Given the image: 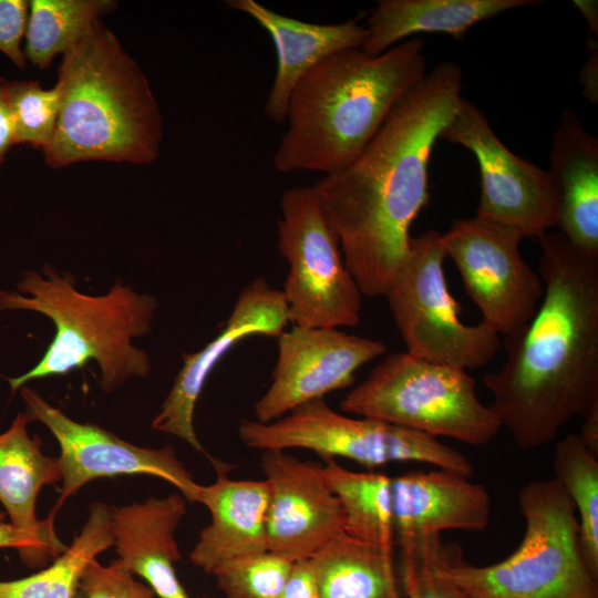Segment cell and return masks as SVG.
Masks as SVG:
<instances>
[{"label":"cell","instance_id":"cell-23","mask_svg":"<svg viewBox=\"0 0 598 598\" xmlns=\"http://www.w3.org/2000/svg\"><path fill=\"white\" fill-rule=\"evenodd\" d=\"M31 416L19 413L11 426L0 434V502L11 524L18 529L59 543L53 515L39 522L37 497L44 485L62 481L58 458L41 450V441L28 434Z\"/></svg>","mask_w":598,"mask_h":598},{"label":"cell","instance_id":"cell-11","mask_svg":"<svg viewBox=\"0 0 598 598\" xmlns=\"http://www.w3.org/2000/svg\"><path fill=\"white\" fill-rule=\"evenodd\" d=\"M523 238L515 228L477 216L455 219L441 234L445 256L456 266L482 322L498 334L526 324L544 296L538 272L519 252Z\"/></svg>","mask_w":598,"mask_h":598},{"label":"cell","instance_id":"cell-6","mask_svg":"<svg viewBox=\"0 0 598 598\" xmlns=\"http://www.w3.org/2000/svg\"><path fill=\"white\" fill-rule=\"evenodd\" d=\"M525 533L516 550L486 566L445 547L436 571L468 598H598L597 578L581 553L574 505L556 478L533 481L518 494Z\"/></svg>","mask_w":598,"mask_h":598},{"label":"cell","instance_id":"cell-4","mask_svg":"<svg viewBox=\"0 0 598 598\" xmlns=\"http://www.w3.org/2000/svg\"><path fill=\"white\" fill-rule=\"evenodd\" d=\"M56 83L61 110L42 152L49 167L156 161L163 140L158 103L143 70L101 20L63 54Z\"/></svg>","mask_w":598,"mask_h":598},{"label":"cell","instance_id":"cell-27","mask_svg":"<svg viewBox=\"0 0 598 598\" xmlns=\"http://www.w3.org/2000/svg\"><path fill=\"white\" fill-rule=\"evenodd\" d=\"M117 7L114 0H31L24 33L25 60L39 69L56 54L72 49L103 14Z\"/></svg>","mask_w":598,"mask_h":598},{"label":"cell","instance_id":"cell-40","mask_svg":"<svg viewBox=\"0 0 598 598\" xmlns=\"http://www.w3.org/2000/svg\"><path fill=\"white\" fill-rule=\"evenodd\" d=\"M202 598H209V597H202Z\"/></svg>","mask_w":598,"mask_h":598},{"label":"cell","instance_id":"cell-22","mask_svg":"<svg viewBox=\"0 0 598 598\" xmlns=\"http://www.w3.org/2000/svg\"><path fill=\"white\" fill-rule=\"evenodd\" d=\"M540 3L539 0H380L368 20V38L361 49L379 55L417 33H444L462 40L481 21Z\"/></svg>","mask_w":598,"mask_h":598},{"label":"cell","instance_id":"cell-31","mask_svg":"<svg viewBox=\"0 0 598 598\" xmlns=\"http://www.w3.org/2000/svg\"><path fill=\"white\" fill-rule=\"evenodd\" d=\"M401 549L400 585L405 598H468L456 585L436 571L445 546L441 536L398 544Z\"/></svg>","mask_w":598,"mask_h":598},{"label":"cell","instance_id":"cell-35","mask_svg":"<svg viewBox=\"0 0 598 598\" xmlns=\"http://www.w3.org/2000/svg\"><path fill=\"white\" fill-rule=\"evenodd\" d=\"M276 598H319L310 559L293 563L290 575Z\"/></svg>","mask_w":598,"mask_h":598},{"label":"cell","instance_id":"cell-1","mask_svg":"<svg viewBox=\"0 0 598 598\" xmlns=\"http://www.w3.org/2000/svg\"><path fill=\"white\" fill-rule=\"evenodd\" d=\"M463 73L442 61L399 102L363 152L312 190L362 296H383L429 202V164L461 100Z\"/></svg>","mask_w":598,"mask_h":598},{"label":"cell","instance_id":"cell-15","mask_svg":"<svg viewBox=\"0 0 598 598\" xmlns=\"http://www.w3.org/2000/svg\"><path fill=\"white\" fill-rule=\"evenodd\" d=\"M260 466L270 493L268 550L292 561L310 559L344 533L340 502L320 466L281 450L262 451Z\"/></svg>","mask_w":598,"mask_h":598},{"label":"cell","instance_id":"cell-17","mask_svg":"<svg viewBox=\"0 0 598 598\" xmlns=\"http://www.w3.org/2000/svg\"><path fill=\"white\" fill-rule=\"evenodd\" d=\"M436 468L392 477L395 543L488 526L492 504L486 488L456 472Z\"/></svg>","mask_w":598,"mask_h":598},{"label":"cell","instance_id":"cell-13","mask_svg":"<svg viewBox=\"0 0 598 598\" xmlns=\"http://www.w3.org/2000/svg\"><path fill=\"white\" fill-rule=\"evenodd\" d=\"M21 395L32 421L42 422L60 445L58 462L63 484L53 516L64 501L90 481L118 475L159 477L173 484L187 502L198 503L202 485L194 481L173 447L136 446L95 424L70 419L27 386L21 388Z\"/></svg>","mask_w":598,"mask_h":598},{"label":"cell","instance_id":"cell-34","mask_svg":"<svg viewBox=\"0 0 598 598\" xmlns=\"http://www.w3.org/2000/svg\"><path fill=\"white\" fill-rule=\"evenodd\" d=\"M17 548L21 559L31 567L43 566L51 558H56L64 550V545L24 533L11 523H0V549Z\"/></svg>","mask_w":598,"mask_h":598},{"label":"cell","instance_id":"cell-24","mask_svg":"<svg viewBox=\"0 0 598 598\" xmlns=\"http://www.w3.org/2000/svg\"><path fill=\"white\" fill-rule=\"evenodd\" d=\"M310 560L319 598H401L393 555L344 533Z\"/></svg>","mask_w":598,"mask_h":598},{"label":"cell","instance_id":"cell-28","mask_svg":"<svg viewBox=\"0 0 598 598\" xmlns=\"http://www.w3.org/2000/svg\"><path fill=\"white\" fill-rule=\"evenodd\" d=\"M553 466L555 478L578 513L584 560L598 579V455L578 434L570 433L555 444Z\"/></svg>","mask_w":598,"mask_h":598},{"label":"cell","instance_id":"cell-36","mask_svg":"<svg viewBox=\"0 0 598 598\" xmlns=\"http://www.w3.org/2000/svg\"><path fill=\"white\" fill-rule=\"evenodd\" d=\"M587 60L580 71L582 95L590 102H598V37L588 33L586 40Z\"/></svg>","mask_w":598,"mask_h":598},{"label":"cell","instance_id":"cell-26","mask_svg":"<svg viewBox=\"0 0 598 598\" xmlns=\"http://www.w3.org/2000/svg\"><path fill=\"white\" fill-rule=\"evenodd\" d=\"M114 546L111 507L94 503L72 544L54 561L30 576L0 581V598H75L87 564Z\"/></svg>","mask_w":598,"mask_h":598},{"label":"cell","instance_id":"cell-18","mask_svg":"<svg viewBox=\"0 0 598 598\" xmlns=\"http://www.w3.org/2000/svg\"><path fill=\"white\" fill-rule=\"evenodd\" d=\"M213 465L217 478L200 486L198 499L209 511L210 523L189 554L190 561L208 575L231 559L268 550L270 496L266 480H231L226 464L214 460Z\"/></svg>","mask_w":598,"mask_h":598},{"label":"cell","instance_id":"cell-37","mask_svg":"<svg viewBox=\"0 0 598 598\" xmlns=\"http://www.w3.org/2000/svg\"><path fill=\"white\" fill-rule=\"evenodd\" d=\"M9 80L0 76V178L7 155L14 143L13 126L7 100Z\"/></svg>","mask_w":598,"mask_h":598},{"label":"cell","instance_id":"cell-33","mask_svg":"<svg viewBox=\"0 0 598 598\" xmlns=\"http://www.w3.org/2000/svg\"><path fill=\"white\" fill-rule=\"evenodd\" d=\"M28 17L29 1L0 0V52L19 69L27 65L21 43Z\"/></svg>","mask_w":598,"mask_h":598},{"label":"cell","instance_id":"cell-7","mask_svg":"<svg viewBox=\"0 0 598 598\" xmlns=\"http://www.w3.org/2000/svg\"><path fill=\"white\" fill-rule=\"evenodd\" d=\"M340 410L474 446L489 443L502 427L493 409L478 400L465 370L408 351L377 364L346 394Z\"/></svg>","mask_w":598,"mask_h":598},{"label":"cell","instance_id":"cell-29","mask_svg":"<svg viewBox=\"0 0 598 598\" xmlns=\"http://www.w3.org/2000/svg\"><path fill=\"white\" fill-rule=\"evenodd\" d=\"M7 100L16 145L27 144L43 152L55 132L62 101L60 85L47 90L38 81H9Z\"/></svg>","mask_w":598,"mask_h":598},{"label":"cell","instance_id":"cell-19","mask_svg":"<svg viewBox=\"0 0 598 598\" xmlns=\"http://www.w3.org/2000/svg\"><path fill=\"white\" fill-rule=\"evenodd\" d=\"M226 6L249 16L272 40L277 70L264 114L278 124L285 123L292 90L308 71L334 53L361 48L368 38L367 28L354 19L311 23L280 14L256 0H228Z\"/></svg>","mask_w":598,"mask_h":598},{"label":"cell","instance_id":"cell-30","mask_svg":"<svg viewBox=\"0 0 598 598\" xmlns=\"http://www.w3.org/2000/svg\"><path fill=\"white\" fill-rule=\"evenodd\" d=\"M293 563L267 550L231 559L219 566L213 576L226 598H276Z\"/></svg>","mask_w":598,"mask_h":598},{"label":"cell","instance_id":"cell-12","mask_svg":"<svg viewBox=\"0 0 598 598\" xmlns=\"http://www.w3.org/2000/svg\"><path fill=\"white\" fill-rule=\"evenodd\" d=\"M440 138L463 146L477 161L475 216L515 228L524 238L537 239L556 227L559 192L549 171L511 152L472 102L461 100Z\"/></svg>","mask_w":598,"mask_h":598},{"label":"cell","instance_id":"cell-14","mask_svg":"<svg viewBox=\"0 0 598 598\" xmlns=\"http://www.w3.org/2000/svg\"><path fill=\"white\" fill-rule=\"evenodd\" d=\"M386 346L337 328L292 326L278 337L272 380L255 403V421L272 422L298 405L350 386L359 368Z\"/></svg>","mask_w":598,"mask_h":598},{"label":"cell","instance_id":"cell-8","mask_svg":"<svg viewBox=\"0 0 598 598\" xmlns=\"http://www.w3.org/2000/svg\"><path fill=\"white\" fill-rule=\"evenodd\" d=\"M238 436L250 448H305L322 458L343 457L369 470L392 462H420L468 478L474 472L464 454L436 437L375 419L340 414L324 398L302 403L269 423L244 420Z\"/></svg>","mask_w":598,"mask_h":598},{"label":"cell","instance_id":"cell-16","mask_svg":"<svg viewBox=\"0 0 598 598\" xmlns=\"http://www.w3.org/2000/svg\"><path fill=\"white\" fill-rule=\"evenodd\" d=\"M288 322L290 316L281 290L271 288L264 278L247 285L217 336L197 352L183 353V365L152 427L207 455L194 429L195 406L206 380L241 340L252 336L278 338Z\"/></svg>","mask_w":598,"mask_h":598},{"label":"cell","instance_id":"cell-2","mask_svg":"<svg viewBox=\"0 0 598 598\" xmlns=\"http://www.w3.org/2000/svg\"><path fill=\"white\" fill-rule=\"evenodd\" d=\"M543 299L505 336L506 362L483 377L489 405L523 450L551 442L598 403V255L561 233L537 238Z\"/></svg>","mask_w":598,"mask_h":598},{"label":"cell","instance_id":"cell-32","mask_svg":"<svg viewBox=\"0 0 598 598\" xmlns=\"http://www.w3.org/2000/svg\"><path fill=\"white\" fill-rule=\"evenodd\" d=\"M75 598H155V594L135 580L120 559L104 566L94 558L81 576Z\"/></svg>","mask_w":598,"mask_h":598},{"label":"cell","instance_id":"cell-38","mask_svg":"<svg viewBox=\"0 0 598 598\" xmlns=\"http://www.w3.org/2000/svg\"><path fill=\"white\" fill-rule=\"evenodd\" d=\"M581 432L578 434L582 443L598 455V403L595 404L584 416Z\"/></svg>","mask_w":598,"mask_h":598},{"label":"cell","instance_id":"cell-5","mask_svg":"<svg viewBox=\"0 0 598 598\" xmlns=\"http://www.w3.org/2000/svg\"><path fill=\"white\" fill-rule=\"evenodd\" d=\"M18 290H0V311L28 310L50 318L55 327L42 359L25 373L9 378L12 391L27 382L61 375L97 362L101 388L111 392L132 377L151 371L147 353L132 340L150 332L157 300L117 281L102 296L75 288L74 278L45 265L42 274L24 272Z\"/></svg>","mask_w":598,"mask_h":598},{"label":"cell","instance_id":"cell-21","mask_svg":"<svg viewBox=\"0 0 598 598\" xmlns=\"http://www.w3.org/2000/svg\"><path fill=\"white\" fill-rule=\"evenodd\" d=\"M549 161L559 192L556 227L577 248L598 255V138L570 109L561 111Z\"/></svg>","mask_w":598,"mask_h":598},{"label":"cell","instance_id":"cell-10","mask_svg":"<svg viewBox=\"0 0 598 598\" xmlns=\"http://www.w3.org/2000/svg\"><path fill=\"white\" fill-rule=\"evenodd\" d=\"M277 234L279 251L288 264L281 292L290 322L315 328L358 327L362 295L311 187L282 193Z\"/></svg>","mask_w":598,"mask_h":598},{"label":"cell","instance_id":"cell-3","mask_svg":"<svg viewBox=\"0 0 598 598\" xmlns=\"http://www.w3.org/2000/svg\"><path fill=\"white\" fill-rule=\"evenodd\" d=\"M423 48L412 37L379 55L351 48L317 63L289 97L275 168L330 175L350 165L425 76Z\"/></svg>","mask_w":598,"mask_h":598},{"label":"cell","instance_id":"cell-25","mask_svg":"<svg viewBox=\"0 0 598 598\" xmlns=\"http://www.w3.org/2000/svg\"><path fill=\"white\" fill-rule=\"evenodd\" d=\"M320 470L340 502L344 534L393 555L392 477L383 473L350 471L330 457H323Z\"/></svg>","mask_w":598,"mask_h":598},{"label":"cell","instance_id":"cell-20","mask_svg":"<svg viewBox=\"0 0 598 598\" xmlns=\"http://www.w3.org/2000/svg\"><path fill=\"white\" fill-rule=\"evenodd\" d=\"M185 514L182 494L111 507L117 559L159 598H190L175 569L181 559L175 533Z\"/></svg>","mask_w":598,"mask_h":598},{"label":"cell","instance_id":"cell-39","mask_svg":"<svg viewBox=\"0 0 598 598\" xmlns=\"http://www.w3.org/2000/svg\"><path fill=\"white\" fill-rule=\"evenodd\" d=\"M573 3L585 19V22H587L589 32L598 37V1L574 0Z\"/></svg>","mask_w":598,"mask_h":598},{"label":"cell","instance_id":"cell-9","mask_svg":"<svg viewBox=\"0 0 598 598\" xmlns=\"http://www.w3.org/2000/svg\"><path fill=\"white\" fill-rule=\"evenodd\" d=\"M441 233L426 230L410 241L409 255L383 297L406 351L420 359L476 370L498 353L499 334L482 321L465 324L450 293Z\"/></svg>","mask_w":598,"mask_h":598}]
</instances>
